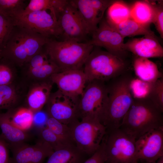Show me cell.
I'll return each mask as SVG.
<instances>
[{"instance_id":"6da1fadb","label":"cell","mask_w":163,"mask_h":163,"mask_svg":"<svg viewBox=\"0 0 163 163\" xmlns=\"http://www.w3.org/2000/svg\"><path fill=\"white\" fill-rule=\"evenodd\" d=\"M130 70L109 81L107 98L100 119L106 130L119 128L133 101L130 84L133 78Z\"/></svg>"},{"instance_id":"7a4b0ae2","label":"cell","mask_w":163,"mask_h":163,"mask_svg":"<svg viewBox=\"0 0 163 163\" xmlns=\"http://www.w3.org/2000/svg\"><path fill=\"white\" fill-rule=\"evenodd\" d=\"M163 113L147 97L133 98L119 128L136 140L150 131L163 127Z\"/></svg>"},{"instance_id":"3957f363","label":"cell","mask_w":163,"mask_h":163,"mask_svg":"<svg viewBox=\"0 0 163 163\" xmlns=\"http://www.w3.org/2000/svg\"><path fill=\"white\" fill-rule=\"evenodd\" d=\"M50 39L30 29L15 25L0 57L7 59L21 68L33 56L42 50Z\"/></svg>"},{"instance_id":"277c9868","label":"cell","mask_w":163,"mask_h":163,"mask_svg":"<svg viewBox=\"0 0 163 163\" xmlns=\"http://www.w3.org/2000/svg\"><path fill=\"white\" fill-rule=\"evenodd\" d=\"M94 46L89 43L50 39L44 47L50 60L61 72L83 69Z\"/></svg>"},{"instance_id":"5b68a950","label":"cell","mask_w":163,"mask_h":163,"mask_svg":"<svg viewBox=\"0 0 163 163\" xmlns=\"http://www.w3.org/2000/svg\"><path fill=\"white\" fill-rule=\"evenodd\" d=\"M83 67L87 83L94 80L109 81L129 70L126 60L98 47H94Z\"/></svg>"},{"instance_id":"8992f818","label":"cell","mask_w":163,"mask_h":163,"mask_svg":"<svg viewBox=\"0 0 163 163\" xmlns=\"http://www.w3.org/2000/svg\"><path fill=\"white\" fill-rule=\"evenodd\" d=\"M80 120L69 126L75 145L89 157L100 147L106 129L97 118L86 117Z\"/></svg>"},{"instance_id":"52a82bcc","label":"cell","mask_w":163,"mask_h":163,"mask_svg":"<svg viewBox=\"0 0 163 163\" xmlns=\"http://www.w3.org/2000/svg\"><path fill=\"white\" fill-rule=\"evenodd\" d=\"M136 141L120 128L106 130L102 142L106 163H138Z\"/></svg>"},{"instance_id":"ba28073f","label":"cell","mask_w":163,"mask_h":163,"mask_svg":"<svg viewBox=\"0 0 163 163\" xmlns=\"http://www.w3.org/2000/svg\"><path fill=\"white\" fill-rule=\"evenodd\" d=\"M87 84L78 103L79 119L91 117L100 121L107 98L106 84L98 80H93Z\"/></svg>"},{"instance_id":"9c48e42d","label":"cell","mask_w":163,"mask_h":163,"mask_svg":"<svg viewBox=\"0 0 163 163\" xmlns=\"http://www.w3.org/2000/svg\"><path fill=\"white\" fill-rule=\"evenodd\" d=\"M12 19L15 25L30 29L49 39L60 37L62 34L56 16L50 11L18 14Z\"/></svg>"},{"instance_id":"30bf717a","label":"cell","mask_w":163,"mask_h":163,"mask_svg":"<svg viewBox=\"0 0 163 163\" xmlns=\"http://www.w3.org/2000/svg\"><path fill=\"white\" fill-rule=\"evenodd\" d=\"M80 97L69 96L58 90L51 92L45 106V112L48 117L69 126L79 120L78 107Z\"/></svg>"},{"instance_id":"8fae6325","label":"cell","mask_w":163,"mask_h":163,"mask_svg":"<svg viewBox=\"0 0 163 163\" xmlns=\"http://www.w3.org/2000/svg\"><path fill=\"white\" fill-rule=\"evenodd\" d=\"M57 19L62 40L83 42L90 34L78 10L70 0L67 1L59 13Z\"/></svg>"},{"instance_id":"7c38bea8","label":"cell","mask_w":163,"mask_h":163,"mask_svg":"<svg viewBox=\"0 0 163 163\" xmlns=\"http://www.w3.org/2000/svg\"><path fill=\"white\" fill-rule=\"evenodd\" d=\"M88 42L94 46L102 47L110 53L126 60L127 52L124 49V38L103 18Z\"/></svg>"},{"instance_id":"4fadbf2b","label":"cell","mask_w":163,"mask_h":163,"mask_svg":"<svg viewBox=\"0 0 163 163\" xmlns=\"http://www.w3.org/2000/svg\"><path fill=\"white\" fill-rule=\"evenodd\" d=\"M137 157L139 161L156 163L163 157V127L153 129L136 141Z\"/></svg>"},{"instance_id":"5bb4252c","label":"cell","mask_w":163,"mask_h":163,"mask_svg":"<svg viewBox=\"0 0 163 163\" xmlns=\"http://www.w3.org/2000/svg\"><path fill=\"white\" fill-rule=\"evenodd\" d=\"M50 78L58 90L74 97H80L87 82L83 69L61 71L54 74Z\"/></svg>"},{"instance_id":"9a60e30c","label":"cell","mask_w":163,"mask_h":163,"mask_svg":"<svg viewBox=\"0 0 163 163\" xmlns=\"http://www.w3.org/2000/svg\"><path fill=\"white\" fill-rule=\"evenodd\" d=\"M10 149L12 154L10 163H43L54 151L47 143L39 139L34 145L25 143Z\"/></svg>"},{"instance_id":"2e32d148","label":"cell","mask_w":163,"mask_h":163,"mask_svg":"<svg viewBox=\"0 0 163 163\" xmlns=\"http://www.w3.org/2000/svg\"><path fill=\"white\" fill-rule=\"evenodd\" d=\"M53 84L50 78L27 83L25 105L34 113L41 111L49 99Z\"/></svg>"},{"instance_id":"e0dca14e","label":"cell","mask_w":163,"mask_h":163,"mask_svg":"<svg viewBox=\"0 0 163 163\" xmlns=\"http://www.w3.org/2000/svg\"><path fill=\"white\" fill-rule=\"evenodd\" d=\"M123 47L126 51L139 57L148 59L163 56V47L157 37L144 36L132 38L124 43Z\"/></svg>"},{"instance_id":"ac0fdd59","label":"cell","mask_w":163,"mask_h":163,"mask_svg":"<svg viewBox=\"0 0 163 163\" xmlns=\"http://www.w3.org/2000/svg\"><path fill=\"white\" fill-rule=\"evenodd\" d=\"M27 87L23 81L0 86V112L2 110H7L20 105L24 100Z\"/></svg>"},{"instance_id":"d6986e66","label":"cell","mask_w":163,"mask_h":163,"mask_svg":"<svg viewBox=\"0 0 163 163\" xmlns=\"http://www.w3.org/2000/svg\"><path fill=\"white\" fill-rule=\"evenodd\" d=\"M1 134L8 144L9 149L26 142L30 140L32 135L28 131L21 130L14 125L11 122L6 112H0Z\"/></svg>"},{"instance_id":"ffe728a7","label":"cell","mask_w":163,"mask_h":163,"mask_svg":"<svg viewBox=\"0 0 163 163\" xmlns=\"http://www.w3.org/2000/svg\"><path fill=\"white\" fill-rule=\"evenodd\" d=\"M133 66L137 77L144 81L154 82L163 77L156 64L148 59L136 56Z\"/></svg>"},{"instance_id":"44dd1931","label":"cell","mask_w":163,"mask_h":163,"mask_svg":"<svg viewBox=\"0 0 163 163\" xmlns=\"http://www.w3.org/2000/svg\"><path fill=\"white\" fill-rule=\"evenodd\" d=\"M88 158L73 144L54 151L46 163H83Z\"/></svg>"},{"instance_id":"7402d4cb","label":"cell","mask_w":163,"mask_h":163,"mask_svg":"<svg viewBox=\"0 0 163 163\" xmlns=\"http://www.w3.org/2000/svg\"><path fill=\"white\" fill-rule=\"evenodd\" d=\"M71 2L76 8L90 34L96 30L104 17L92 6L88 0H72Z\"/></svg>"},{"instance_id":"603a6c76","label":"cell","mask_w":163,"mask_h":163,"mask_svg":"<svg viewBox=\"0 0 163 163\" xmlns=\"http://www.w3.org/2000/svg\"><path fill=\"white\" fill-rule=\"evenodd\" d=\"M110 25L124 38L140 35L156 37L150 28V24H141L131 18L118 24Z\"/></svg>"},{"instance_id":"cb8c5ba5","label":"cell","mask_w":163,"mask_h":163,"mask_svg":"<svg viewBox=\"0 0 163 163\" xmlns=\"http://www.w3.org/2000/svg\"><path fill=\"white\" fill-rule=\"evenodd\" d=\"M6 112L11 123L18 128L28 131L33 126L34 113L26 106L20 105Z\"/></svg>"},{"instance_id":"d4e9b609","label":"cell","mask_w":163,"mask_h":163,"mask_svg":"<svg viewBox=\"0 0 163 163\" xmlns=\"http://www.w3.org/2000/svg\"><path fill=\"white\" fill-rule=\"evenodd\" d=\"M61 72L59 68L50 59L42 66L22 71L23 80L27 84L33 82L46 80L54 74Z\"/></svg>"},{"instance_id":"484cf974","label":"cell","mask_w":163,"mask_h":163,"mask_svg":"<svg viewBox=\"0 0 163 163\" xmlns=\"http://www.w3.org/2000/svg\"><path fill=\"white\" fill-rule=\"evenodd\" d=\"M154 14L153 4L148 2L137 1L131 8V18L141 24L150 25L152 23Z\"/></svg>"},{"instance_id":"4316f807","label":"cell","mask_w":163,"mask_h":163,"mask_svg":"<svg viewBox=\"0 0 163 163\" xmlns=\"http://www.w3.org/2000/svg\"><path fill=\"white\" fill-rule=\"evenodd\" d=\"M130 10L123 1H114L107 9L105 19L110 25L119 24L131 18Z\"/></svg>"},{"instance_id":"83f0119b","label":"cell","mask_w":163,"mask_h":163,"mask_svg":"<svg viewBox=\"0 0 163 163\" xmlns=\"http://www.w3.org/2000/svg\"><path fill=\"white\" fill-rule=\"evenodd\" d=\"M67 0H30L21 13L24 14L38 11H50L57 17L59 13L62 9Z\"/></svg>"},{"instance_id":"f1b7e54d","label":"cell","mask_w":163,"mask_h":163,"mask_svg":"<svg viewBox=\"0 0 163 163\" xmlns=\"http://www.w3.org/2000/svg\"><path fill=\"white\" fill-rule=\"evenodd\" d=\"M17 66L9 60L0 57V86L17 81Z\"/></svg>"},{"instance_id":"f546056e","label":"cell","mask_w":163,"mask_h":163,"mask_svg":"<svg viewBox=\"0 0 163 163\" xmlns=\"http://www.w3.org/2000/svg\"><path fill=\"white\" fill-rule=\"evenodd\" d=\"M27 5L24 0H0V14L12 18L22 12Z\"/></svg>"},{"instance_id":"4dcf8cb0","label":"cell","mask_w":163,"mask_h":163,"mask_svg":"<svg viewBox=\"0 0 163 163\" xmlns=\"http://www.w3.org/2000/svg\"><path fill=\"white\" fill-rule=\"evenodd\" d=\"M46 126L55 134L65 142L74 144L69 126L52 117H48Z\"/></svg>"},{"instance_id":"1f68e13d","label":"cell","mask_w":163,"mask_h":163,"mask_svg":"<svg viewBox=\"0 0 163 163\" xmlns=\"http://www.w3.org/2000/svg\"><path fill=\"white\" fill-rule=\"evenodd\" d=\"M38 130L39 139L47 143L54 151L74 144H70L64 141L51 131L46 126L39 129Z\"/></svg>"},{"instance_id":"d6a6232c","label":"cell","mask_w":163,"mask_h":163,"mask_svg":"<svg viewBox=\"0 0 163 163\" xmlns=\"http://www.w3.org/2000/svg\"><path fill=\"white\" fill-rule=\"evenodd\" d=\"M153 83L144 81L137 77H133L130 84V90L133 98L147 97Z\"/></svg>"},{"instance_id":"836d02e7","label":"cell","mask_w":163,"mask_h":163,"mask_svg":"<svg viewBox=\"0 0 163 163\" xmlns=\"http://www.w3.org/2000/svg\"><path fill=\"white\" fill-rule=\"evenodd\" d=\"M163 112V77L153 82L147 97Z\"/></svg>"},{"instance_id":"e575fe53","label":"cell","mask_w":163,"mask_h":163,"mask_svg":"<svg viewBox=\"0 0 163 163\" xmlns=\"http://www.w3.org/2000/svg\"><path fill=\"white\" fill-rule=\"evenodd\" d=\"M14 25L12 18L5 17L0 14V53L5 48Z\"/></svg>"},{"instance_id":"d590c367","label":"cell","mask_w":163,"mask_h":163,"mask_svg":"<svg viewBox=\"0 0 163 163\" xmlns=\"http://www.w3.org/2000/svg\"><path fill=\"white\" fill-rule=\"evenodd\" d=\"M49 60L48 56L44 47L42 50L33 56L21 68L22 71L40 66Z\"/></svg>"},{"instance_id":"8d00e7d4","label":"cell","mask_w":163,"mask_h":163,"mask_svg":"<svg viewBox=\"0 0 163 163\" xmlns=\"http://www.w3.org/2000/svg\"><path fill=\"white\" fill-rule=\"evenodd\" d=\"M153 4L155 14L152 23L160 34L161 37L163 38V8L162 4Z\"/></svg>"},{"instance_id":"74e56055","label":"cell","mask_w":163,"mask_h":163,"mask_svg":"<svg viewBox=\"0 0 163 163\" xmlns=\"http://www.w3.org/2000/svg\"><path fill=\"white\" fill-rule=\"evenodd\" d=\"M92 6L101 16L103 17L104 13L110 5L114 2L108 0H88Z\"/></svg>"},{"instance_id":"f35d334b","label":"cell","mask_w":163,"mask_h":163,"mask_svg":"<svg viewBox=\"0 0 163 163\" xmlns=\"http://www.w3.org/2000/svg\"><path fill=\"white\" fill-rule=\"evenodd\" d=\"M83 163H106L105 154L102 142L98 150Z\"/></svg>"},{"instance_id":"ab89813d","label":"cell","mask_w":163,"mask_h":163,"mask_svg":"<svg viewBox=\"0 0 163 163\" xmlns=\"http://www.w3.org/2000/svg\"><path fill=\"white\" fill-rule=\"evenodd\" d=\"M8 145L0 134V163H10Z\"/></svg>"},{"instance_id":"60d3db41","label":"cell","mask_w":163,"mask_h":163,"mask_svg":"<svg viewBox=\"0 0 163 163\" xmlns=\"http://www.w3.org/2000/svg\"><path fill=\"white\" fill-rule=\"evenodd\" d=\"M157 162V163H163V157L159 159Z\"/></svg>"}]
</instances>
